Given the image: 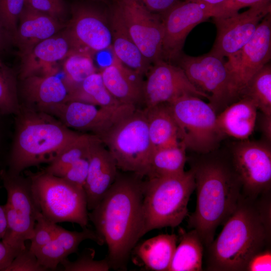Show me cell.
<instances>
[{"instance_id": "1", "label": "cell", "mask_w": 271, "mask_h": 271, "mask_svg": "<svg viewBox=\"0 0 271 271\" xmlns=\"http://www.w3.org/2000/svg\"><path fill=\"white\" fill-rule=\"evenodd\" d=\"M133 173L117 174L106 194L88 213L95 231L107 245L110 268H126L132 249L142 237L145 182Z\"/></svg>"}, {"instance_id": "2", "label": "cell", "mask_w": 271, "mask_h": 271, "mask_svg": "<svg viewBox=\"0 0 271 271\" xmlns=\"http://www.w3.org/2000/svg\"><path fill=\"white\" fill-rule=\"evenodd\" d=\"M270 192L255 198L242 195L218 237L207 246L206 270L244 271L251 258L270 242Z\"/></svg>"}, {"instance_id": "3", "label": "cell", "mask_w": 271, "mask_h": 271, "mask_svg": "<svg viewBox=\"0 0 271 271\" xmlns=\"http://www.w3.org/2000/svg\"><path fill=\"white\" fill-rule=\"evenodd\" d=\"M196 190V206L189 217V227L196 230L204 246L213 240L217 228L224 224L242 196V184L229 160L205 156L191 163Z\"/></svg>"}, {"instance_id": "4", "label": "cell", "mask_w": 271, "mask_h": 271, "mask_svg": "<svg viewBox=\"0 0 271 271\" xmlns=\"http://www.w3.org/2000/svg\"><path fill=\"white\" fill-rule=\"evenodd\" d=\"M8 172L22 171L43 163H51L81 134L44 112H19Z\"/></svg>"}, {"instance_id": "5", "label": "cell", "mask_w": 271, "mask_h": 271, "mask_svg": "<svg viewBox=\"0 0 271 271\" xmlns=\"http://www.w3.org/2000/svg\"><path fill=\"white\" fill-rule=\"evenodd\" d=\"M195 189L191 169L179 175L146 181L141 237L154 229L178 226L188 215V204Z\"/></svg>"}, {"instance_id": "6", "label": "cell", "mask_w": 271, "mask_h": 271, "mask_svg": "<svg viewBox=\"0 0 271 271\" xmlns=\"http://www.w3.org/2000/svg\"><path fill=\"white\" fill-rule=\"evenodd\" d=\"M29 179L37 207L45 218L56 223L68 222L87 227L89 219L84 189L45 171Z\"/></svg>"}, {"instance_id": "7", "label": "cell", "mask_w": 271, "mask_h": 271, "mask_svg": "<svg viewBox=\"0 0 271 271\" xmlns=\"http://www.w3.org/2000/svg\"><path fill=\"white\" fill-rule=\"evenodd\" d=\"M99 138L118 169L142 178L147 176L153 148L144 109L137 108Z\"/></svg>"}, {"instance_id": "8", "label": "cell", "mask_w": 271, "mask_h": 271, "mask_svg": "<svg viewBox=\"0 0 271 271\" xmlns=\"http://www.w3.org/2000/svg\"><path fill=\"white\" fill-rule=\"evenodd\" d=\"M178 127L180 141L186 149L206 154L217 147L223 136L216 111L201 98L186 95L169 103Z\"/></svg>"}, {"instance_id": "9", "label": "cell", "mask_w": 271, "mask_h": 271, "mask_svg": "<svg viewBox=\"0 0 271 271\" xmlns=\"http://www.w3.org/2000/svg\"><path fill=\"white\" fill-rule=\"evenodd\" d=\"M0 177L7 193L3 205L7 219V228L2 241L19 250L26 247L25 241L33 236L36 218L40 211L34 198L29 179L5 170Z\"/></svg>"}, {"instance_id": "10", "label": "cell", "mask_w": 271, "mask_h": 271, "mask_svg": "<svg viewBox=\"0 0 271 271\" xmlns=\"http://www.w3.org/2000/svg\"><path fill=\"white\" fill-rule=\"evenodd\" d=\"M225 62L229 103L239 99L252 77L271 58V15L264 17L255 32L237 52Z\"/></svg>"}, {"instance_id": "11", "label": "cell", "mask_w": 271, "mask_h": 271, "mask_svg": "<svg viewBox=\"0 0 271 271\" xmlns=\"http://www.w3.org/2000/svg\"><path fill=\"white\" fill-rule=\"evenodd\" d=\"M231 160L244 196L255 198L270 192L271 150L269 144L242 140L232 151Z\"/></svg>"}, {"instance_id": "12", "label": "cell", "mask_w": 271, "mask_h": 271, "mask_svg": "<svg viewBox=\"0 0 271 271\" xmlns=\"http://www.w3.org/2000/svg\"><path fill=\"white\" fill-rule=\"evenodd\" d=\"M72 51L95 53L111 49L112 35L109 20L101 11L91 6H73L72 16L63 30Z\"/></svg>"}, {"instance_id": "13", "label": "cell", "mask_w": 271, "mask_h": 271, "mask_svg": "<svg viewBox=\"0 0 271 271\" xmlns=\"http://www.w3.org/2000/svg\"><path fill=\"white\" fill-rule=\"evenodd\" d=\"M133 41L151 64L163 59V24L161 15L134 0H113Z\"/></svg>"}, {"instance_id": "14", "label": "cell", "mask_w": 271, "mask_h": 271, "mask_svg": "<svg viewBox=\"0 0 271 271\" xmlns=\"http://www.w3.org/2000/svg\"><path fill=\"white\" fill-rule=\"evenodd\" d=\"M136 109L132 104L118 103L102 106L72 100L49 112L57 116L67 127L90 131L100 138Z\"/></svg>"}, {"instance_id": "15", "label": "cell", "mask_w": 271, "mask_h": 271, "mask_svg": "<svg viewBox=\"0 0 271 271\" xmlns=\"http://www.w3.org/2000/svg\"><path fill=\"white\" fill-rule=\"evenodd\" d=\"M271 13V2L231 15L213 17L216 37L210 53L221 59L237 52L251 38L262 19Z\"/></svg>"}, {"instance_id": "16", "label": "cell", "mask_w": 271, "mask_h": 271, "mask_svg": "<svg viewBox=\"0 0 271 271\" xmlns=\"http://www.w3.org/2000/svg\"><path fill=\"white\" fill-rule=\"evenodd\" d=\"M146 75L143 102L145 107L170 103L186 95L206 98L210 101L209 96L195 87L180 66L164 59L154 63Z\"/></svg>"}, {"instance_id": "17", "label": "cell", "mask_w": 271, "mask_h": 271, "mask_svg": "<svg viewBox=\"0 0 271 271\" xmlns=\"http://www.w3.org/2000/svg\"><path fill=\"white\" fill-rule=\"evenodd\" d=\"M179 66L195 87L209 96V104L215 111L229 104L228 76L224 59L209 52L196 57L183 55Z\"/></svg>"}, {"instance_id": "18", "label": "cell", "mask_w": 271, "mask_h": 271, "mask_svg": "<svg viewBox=\"0 0 271 271\" xmlns=\"http://www.w3.org/2000/svg\"><path fill=\"white\" fill-rule=\"evenodd\" d=\"M212 6L193 2H179L162 17L164 35L163 59L180 56L187 36L199 24L211 17Z\"/></svg>"}, {"instance_id": "19", "label": "cell", "mask_w": 271, "mask_h": 271, "mask_svg": "<svg viewBox=\"0 0 271 271\" xmlns=\"http://www.w3.org/2000/svg\"><path fill=\"white\" fill-rule=\"evenodd\" d=\"M104 145L95 136L87 156L89 165L84 191L88 210L93 209L100 202L118 174L115 161Z\"/></svg>"}, {"instance_id": "20", "label": "cell", "mask_w": 271, "mask_h": 271, "mask_svg": "<svg viewBox=\"0 0 271 271\" xmlns=\"http://www.w3.org/2000/svg\"><path fill=\"white\" fill-rule=\"evenodd\" d=\"M66 25L65 22L25 4L19 18L14 44L22 57L38 43L63 30Z\"/></svg>"}, {"instance_id": "21", "label": "cell", "mask_w": 271, "mask_h": 271, "mask_svg": "<svg viewBox=\"0 0 271 271\" xmlns=\"http://www.w3.org/2000/svg\"><path fill=\"white\" fill-rule=\"evenodd\" d=\"M62 30L38 43L21 57V79L33 74L56 73L52 66L64 60L72 51L70 43Z\"/></svg>"}, {"instance_id": "22", "label": "cell", "mask_w": 271, "mask_h": 271, "mask_svg": "<svg viewBox=\"0 0 271 271\" xmlns=\"http://www.w3.org/2000/svg\"><path fill=\"white\" fill-rule=\"evenodd\" d=\"M100 72L106 88L119 103L135 106L143 103V76L124 66L114 55Z\"/></svg>"}, {"instance_id": "23", "label": "cell", "mask_w": 271, "mask_h": 271, "mask_svg": "<svg viewBox=\"0 0 271 271\" xmlns=\"http://www.w3.org/2000/svg\"><path fill=\"white\" fill-rule=\"evenodd\" d=\"M87 239L99 245L104 243L95 231L87 227L77 231L68 230L58 225L51 241L34 253L40 264L47 270L55 269L69 255L76 252L80 243Z\"/></svg>"}, {"instance_id": "24", "label": "cell", "mask_w": 271, "mask_h": 271, "mask_svg": "<svg viewBox=\"0 0 271 271\" xmlns=\"http://www.w3.org/2000/svg\"><path fill=\"white\" fill-rule=\"evenodd\" d=\"M22 80L27 99L44 111H50L68 100L69 89L64 80L55 74H33Z\"/></svg>"}, {"instance_id": "25", "label": "cell", "mask_w": 271, "mask_h": 271, "mask_svg": "<svg viewBox=\"0 0 271 271\" xmlns=\"http://www.w3.org/2000/svg\"><path fill=\"white\" fill-rule=\"evenodd\" d=\"M113 55L124 66L146 75L151 67L131 37L116 8L112 5L109 17Z\"/></svg>"}, {"instance_id": "26", "label": "cell", "mask_w": 271, "mask_h": 271, "mask_svg": "<svg viewBox=\"0 0 271 271\" xmlns=\"http://www.w3.org/2000/svg\"><path fill=\"white\" fill-rule=\"evenodd\" d=\"M257 108L250 98L242 97L226 106L217 115L218 128L223 135L247 140L253 131Z\"/></svg>"}, {"instance_id": "27", "label": "cell", "mask_w": 271, "mask_h": 271, "mask_svg": "<svg viewBox=\"0 0 271 271\" xmlns=\"http://www.w3.org/2000/svg\"><path fill=\"white\" fill-rule=\"evenodd\" d=\"M144 110L153 151L180 142L178 127L169 103L145 107Z\"/></svg>"}, {"instance_id": "28", "label": "cell", "mask_w": 271, "mask_h": 271, "mask_svg": "<svg viewBox=\"0 0 271 271\" xmlns=\"http://www.w3.org/2000/svg\"><path fill=\"white\" fill-rule=\"evenodd\" d=\"M178 239L175 234H159L134 247L135 252L147 269L168 271Z\"/></svg>"}, {"instance_id": "29", "label": "cell", "mask_w": 271, "mask_h": 271, "mask_svg": "<svg viewBox=\"0 0 271 271\" xmlns=\"http://www.w3.org/2000/svg\"><path fill=\"white\" fill-rule=\"evenodd\" d=\"M180 243L176 246L168 271L202 270L204 245L194 229L180 231Z\"/></svg>"}, {"instance_id": "30", "label": "cell", "mask_w": 271, "mask_h": 271, "mask_svg": "<svg viewBox=\"0 0 271 271\" xmlns=\"http://www.w3.org/2000/svg\"><path fill=\"white\" fill-rule=\"evenodd\" d=\"M186 148L180 142L153 151L149 164V179L177 175L185 172Z\"/></svg>"}, {"instance_id": "31", "label": "cell", "mask_w": 271, "mask_h": 271, "mask_svg": "<svg viewBox=\"0 0 271 271\" xmlns=\"http://www.w3.org/2000/svg\"><path fill=\"white\" fill-rule=\"evenodd\" d=\"M72 100L102 106L120 103L106 88L101 73L97 72L87 76L79 85L69 92L67 101Z\"/></svg>"}, {"instance_id": "32", "label": "cell", "mask_w": 271, "mask_h": 271, "mask_svg": "<svg viewBox=\"0 0 271 271\" xmlns=\"http://www.w3.org/2000/svg\"><path fill=\"white\" fill-rule=\"evenodd\" d=\"M242 97L252 100L263 114L271 115L270 64H265L252 77L243 92L241 97Z\"/></svg>"}, {"instance_id": "33", "label": "cell", "mask_w": 271, "mask_h": 271, "mask_svg": "<svg viewBox=\"0 0 271 271\" xmlns=\"http://www.w3.org/2000/svg\"><path fill=\"white\" fill-rule=\"evenodd\" d=\"M95 72L92 56L87 53L72 51L64 59V80L69 92Z\"/></svg>"}, {"instance_id": "34", "label": "cell", "mask_w": 271, "mask_h": 271, "mask_svg": "<svg viewBox=\"0 0 271 271\" xmlns=\"http://www.w3.org/2000/svg\"><path fill=\"white\" fill-rule=\"evenodd\" d=\"M95 135L81 134L51 163L45 172L57 176L63 170L77 161L87 157L91 143Z\"/></svg>"}, {"instance_id": "35", "label": "cell", "mask_w": 271, "mask_h": 271, "mask_svg": "<svg viewBox=\"0 0 271 271\" xmlns=\"http://www.w3.org/2000/svg\"><path fill=\"white\" fill-rule=\"evenodd\" d=\"M19 111L15 73L9 67L0 62V114L18 113Z\"/></svg>"}, {"instance_id": "36", "label": "cell", "mask_w": 271, "mask_h": 271, "mask_svg": "<svg viewBox=\"0 0 271 271\" xmlns=\"http://www.w3.org/2000/svg\"><path fill=\"white\" fill-rule=\"evenodd\" d=\"M95 251L87 248L74 261H70L67 258L60 264L65 271H107L110 268L106 259H94Z\"/></svg>"}, {"instance_id": "37", "label": "cell", "mask_w": 271, "mask_h": 271, "mask_svg": "<svg viewBox=\"0 0 271 271\" xmlns=\"http://www.w3.org/2000/svg\"><path fill=\"white\" fill-rule=\"evenodd\" d=\"M26 0H0V21L12 37L14 44L19 18Z\"/></svg>"}, {"instance_id": "38", "label": "cell", "mask_w": 271, "mask_h": 271, "mask_svg": "<svg viewBox=\"0 0 271 271\" xmlns=\"http://www.w3.org/2000/svg\"><path fill=\"white\" fill-rule=\"evenodd\" d=\"M58 225L38 214L29 249L35 252L48 244L54 238Z\"/></svg>"}, {"instance_id": "39", "label": "cell", "mask_w": 271, "mask_h": 271, "mask_svg": "<svg viewBox=\"0 0 271 271\" xmlns=\"http://www.w3.org/2000/svg\"><path fill=\"white\" fill-rule=\"evenodd\" d=\"M89 162L88 158H82L71 164L58 176L73 185L84 189Z\"/></svg>"}, {"instance_id": "40", "label": "cell", "mask_w": 271, "mask_h": 271, "mask_svg": "<svg viewBox=\"0 0 271 271\" xmlns=\"http://www.w3.org/2000/svg\"><path fill=\"white\" fill-rule=\"evenodd\" d=\"M35 254L27 247L21 250L5 271H45Z\"/></svg>"}, {"instance_id": "41", "label": "cell", "mask_w": 271, "mask_h": 271, "mask_svg": "<svg viewBox=\"0 0 271 271\" xmlns=\"http://www.w3.org/2000/svg\"><path fill=\"white\" fill-rule=\"evenodd\" d=\"M268 2H271V0H225L212 6L211 17L231 15L238 13L239 10L243 8H250Z\"/></svg>"}, {"instance_id": "42", "label": "cell", "mask_w": 271, "mask_h": 271, "mask_svg": "<svg viewBox=\"0 0 271 271\" xmlns=\"http://www.w3.org/2000/svg\"><path fill=\"white\" fill-rule=\"evenodd\" d=\"M25 4L65 22L66 7L63 0H26Z\"/></svg>"}, {"instance_id": "43", "label": "cell", "mask_w": 271, "mask_h": 271, "mask_svg": "<svg viewBox=\"0 0 271 271\" xmlns=\"http://www.w3.org/2000/svg\"><path fill=\"white\" fill-rule=\"evenodd\" d=\"M245 270H271V251L266 248L253 256L248 262Z\"/></svg>"}, {"instance_id": "44", "label": "cell", "mask_w": 271, "mask_h": 271, "mask_svg": "<svg viewBox=\"0 0 271 271\" xmlns=\"http://www.w3.org/2000/svg\"><path fill=\"white\" fill-rule=\"evenodd\" d=\"M142 4L149 11L163 16L178 4L179 0H134Z\"/></svg>"}, {"instance_id": "45", "label": "cell", "mask_w": 271, "mask_h": 271, "mask_svg": "<svg viewBox=\"0 0 271 271\" xmlns=\"http://www.w3.org/2000/svg\"><path fill=\"white\" fill-rule=\"evenodd\" d=\"M20 251L0 241V271H5Z\"/></svg>"}, {"instance_id": "46", "label": "cell", "mask_w": 271, "mask_h": 271, "mask_svg": "<svg viewBox=\"0 0 271 271\" xmlns=\"http://www.w3.org/2000/svg\"><path fill=\"white\" fill-rule=\"evenodd\" d=\"M14 44L13 39L0 21V56Z\"/></svg>"}, {"instance_id": "47", "label": "cell", "mask_w": 271, "mask_h": 271, "mask_svg": "<svg viewBox=\"0 0 271 271\" xmlns=\"http://www.w3.org/2000/svg\"><path fill=\"white\" fill-rule=\"evenodd\" d=\"M260 127L261 131L269 143L271 140V115H266L263 114L260 119Z\"/></svg>"}, {"instance_id": "48", "label": "cell", "mask_w": 271, "mask_h": 271, "mask_svg": "<svg viewBox=\"0 0 271 271\" xmlns=\"http://www.w3.org/2000/svg\"><path fill=\"white\" fill-rule=\"evenodd\" d=\"M7 228L6 215L3 207L0 205V239L3 237Z\"/></svg>"}, {"instance_id": "49", "label": "cell", "mask_w": 271, "mask_h": 271, "mask_svg": "<svg viewBox=\"0 0 271 271\" xmlns=\"http://www.w3.org/2000/svg\"><path fill=\"white\" fill-rule=\"evenodd\" d=\"M225 0H185L186 2H193L204 4L209 6H214L218 5Z\"/></svg>"}, {"instance_id": "50", "label": "cell", "mask_w": 271, "mask_h": 271, "mask_svg": "<svg viewBox=\"0 0 271 271\" xmlns=\"http://www.w3.org/2000/svg\"><path fill=\"white\" fill-rule=\"evenodd\" d=\"M95 1L103 2V3H108V0H95Z\"/></svg>"}]
</instances>
